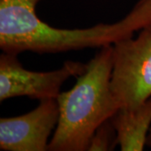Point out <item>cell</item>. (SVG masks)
<instances>
[{"label": "cell", "instance_id": "1", "mask_svg": "<svg viewBox=\"0 0 151 151\" xmlns=\"http://www.w3.org/2000/svg\"><path fill=\"white\" fill-rule=\"evenodd\" d=\"M40 0H0V48L6 53L39 54L102 48L134 36L151 24V0H139L123 19L86 29H60L36 14Z\"/></svg>", "mask_w": 151, "mask_h": 151}, {"label": "cell", "instance_id": "2", "mask_svg": "<svg viewBox=\"0 0 151 151\" xmlns=\"http://www.w3.org/2000/svg\"><path fill=\"white\" fill-rule=\"evenodd\" d=\"M113 65V45L103 46L74 86L60 93L59 119L48 150H87L97 128L120 108L111 89Z\"/></svg>", "mask_w": 151, "mask_h": 151}, {"label": "cell", "instance_id": "3", "mask_svg": "<svg viewBox=\"0 0 151 151\" xmlns=\"http://www.w3.org/2000/svg\"><path fill=\"white\" fill-rule=\"evenodd\" d=\"M113 46L112 92L120 108L134 109L151 97V24Z\"/></svg>", "mask_w": 151, "mask_h": 151}, {"label": "cell", "instance_id": "4", "mask_svg": "<svg viewBox=\"0 0 151 151\" xmlns=\"http://www.w3.org/2000/svg\"><path fill=\"white\" fill-rule=\"evenodd\" d=\"M86 64L66 60L61 68L51 71H32L25 69L16 54L4 52L0 55V101L14 97L32 99H56L60 87L72 76H79Z\"/></svg>", "mask_w": 151, "mask_h": 151}, {"label": "cell", "instance_id": "5", "mask_svg": "<svg viewBox=\"0 0 151 151\" xmlns=\"http://www.w3.org/2000/svg\"><path fill=\"white\" fill-rule=\"evenodd\" d=\"M59 119L55 98L40 101L29 113L0 119V150L4 151L48 150L49 139Z\"/></svg>", "mask_w": 151, "mask_h": 151}, {"label": "cell", "instance_id": "6", "mask_svg": "<svg viewBox=\"0 0 151 151\" xmlns=\"http://www.w3.org/2000/svg\"><path fill=\"white\" fill-rule=\"evenodd\" d=\"M110 120L121 150H143L151 129V97L134 109L119 108Z\"/></svg>", "mask_w": 151, "mask_h": 151}, {"label": "cell", "instance_id": "7", "mask_svg": "<svg viewBox=\"0 0 151 151\" xmlns=\"http://www.w3.org/2000/svg\"><path fill=\"white\" fill-rule=\"evenodd\" d=\"M119 145L117 140L116 130L111 120L105 121L101 124L91 139L88 146L89 151H108L114 150V147Z\"/></svg>", "mask_w": 151, "mask_h": 151}, {"label": "cell", "instance_id": "8", "mask_svg": "<svg viewBox=\"0 0 151 151\" xmlns=\"http://www.w3.org/2000/svg\"><path fill=\"white\" fill-rule=\"evenodd\" d=\"M147 145L149 147H151V129L150 130V133H149L148 139H147Z\"/></svg>", "mask_w": 151, "mask_h": 151}]
</instances>
